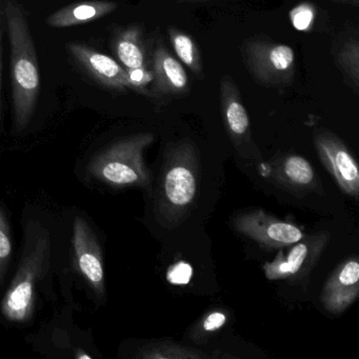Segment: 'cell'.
<instances>
[{
	"label": "cell",
	"instance_id": "cell-9",
	"mask_svg": "<svg viewBox=\"0 0 359 359\" xmlns=\"http://www.w3.org/2000/svg\"><path fill=\"white\" fill-rule=\"evenodd\" d=\"M153 81L150 93L155 98L177 97L188 93L190 81L182 62L158 41L151 56Z\"/></svg>",
	"mask_w": 359,
	"mask_h": 359
},
{
	"label": "cell",
	"instance_id": "cell-21",
	"mask_svg": "<svg viewBox=\"0 0 359 359\" xmlns=\"http://www.w3.org/2000/svg\"><path fill=\"white\" fill-rule=\"evenodd\" d=\"M316 11L310 4H302L290 12V20L294 28L298 31H309L314 24Z\"/></svg>",
	"mask_w": 359,
	"mask_h": 359
},
{
	"label": "cell",
	"instance_id": "cell-12",
	"mask_svg": "<svg viewBox=\"0 0 359 359\" xmlns=\"http://www.w3.org/2000/svg\"><path fill=\"white\" fill-rule=\"evenodd\" d=\"M220 104L224 126L233 140L247 137L250 130L249 115L236 83L229 75H224L220 81Z\"/></svg>",
	"mask_w": 359,
	"mask_h": 359
},
{
	"label": "cell",
	"instance_id": "cell-23",
	"mask_svg": "<svg viewBox=\"0 0 359 359\" xmlns=\"http://www.w3.org/2000/svg\"><path fill=\"white\" fill-rule=\"evenodd\" d=\"M193 269L186 262H178L170 266L167 272V280L172 285H188L192 278Z\"/></svg>",
	"mask_w": 359,
	"mask_h": 359
},
{
	"label": "cell",
	"instance_id": "cell-19",
	"mask_svg": "<svg viewBox=\"0 0 359 359\" xmlns=\"http://www.w3.org/2000/svg\"><path fill=\"white\" fill-rule=\"evenodd\" d=\"M140 357L147 359H186L205 358L207 355L174 342L159 341L144 346L140 350Z\"/></svg>",
	"mask_w": 359,
	"mask_h": 359
},
{
	"label": "cell",
	"instance_id": "cell-11",
	"mask_svg": "<svg viewBox=\"0 0 359 359\" xmlns=\"http://www.w3.org/2000/svg\"><path fill=\"white\" fill-rule=\"evenodd\" d=\"M359 264L348 259L335 271L327 281L321 294L325 310L333 314L344 312L356 299L359 293Z\"/></svg>",
	"mask_w": 359,
	"mask_h": 359
},
{
	"label": "cell",
	"instance_id": "cell-7",
	"mask_svg": "<svg viewBox=\"0 0 359 359\" xmlns=\"http://www.w3.org/2000/svg\"><path fill=\"white\" fill-rule=\"evenodd\" d=\"M314 144L323 165L335 178L342 192L357 198L358 165L344 142L327 130H317L314 133Z\"/></svg>",
	"mask_w": 359,
	"mask_h": 359
},
{
	"label": "cell",
	"instance_id": "cell-10",
	"mask_svg": "<svg viewBox=\"0 0 359 359\" xmlns=\"http://www.w3.org/2000/svg\"><path fill=\"white\" fill-rule=\"evenodd\" d=\"M67 47L73 60L98 83L115 90L131 89L127 70L110 56L81 43Z\"/></svg>",
	"mask_w": 359,
	"mask_h": 359
},
{
	"label": "cell",
	"instance_id": "cell-4",
	"mask_svg": "<svg viewBox=\"0 0 359 359\" xmlns=\"http://www.w3.org/2000/svg\"><path fill=\"white\" fill-rule=\"evenodd\" d=\"M152 133H140L123 138L98 152L89 163L93 177L109 186L146 187L151 174L144 161V152L152 142Z\"/></svg>",
	"mask_w": 359,
	"mask_h": 359
},
{
	"label": "cell",
	"instance_id": "cell-18",
	"mask_svg": "<svg viewBox=\"0 0 359 359\" xmlns=\"http://www.w3.org/2000/svg\"><path fill=\"white\" fill-rule=\"evenodd\" d=\"M336 64L348 79L355 92L359 86V43L356 39H348L338 48Z\"/></svg>",
	"mask_w": 359,
	"mask_h": 359
},
{
	"label": "cell",
	"instance_id": "cell-5",
	"mask_svg": "<svg viewBox=\"0 0 359 359\" xmlns=\"http://www.w3.org/2000/svg\"><path fill=\"white\" fill-rule=\"evenodd\" d=\"M243 55L253 79L264 87H287L295 77V52L290 46L262 39L245 41Z\"/></svg>",
	"mask_w": 359,
	"mask_h": 359
},
{
	"label": "cell",
	"instance_id": "cell-2",
	"mask_svg": "<svg viewBox=\"0 0 359 359\" xmlns=\"http://www.w3.org/2000/svg\"><path fill=\"white\" fill-rule=\"evenodd\" d=\"M198 184V153L192 140L170 144L155 201V214L161 226L172 229L184 222L196 201Z\"/></svg>",
	"mask_w": 359,
	"mask_h": 359
},
{
	"label": "cell",
	"instance_id": "cell-25",
	"mask_svg": "<svg viewBox=\"0 0 359 359\" xmlns=\"http://www.w3.org/2000/svg\"><path fill=\"white\" fill-rule=\"evenodd\" d=\"M5 25L4 3L3 0H0V115H1V57H3V37Z\"/></svg>",
	"mask_w": 359,
	"mask_h": 359
},
{
	"label": "cell",
	"instance_id": "cell-6",
	"mask_svg": "<svg viewBox=\"0 0 359 359\" xmlns=\"http://www.w3.org/2000/svg\"><path fill=\"white\" fill-rule=\"evenodd\" d=\"M72 245L75 268L92 291L102 297L106 281L102 249L91 226L81 216H76L73 222Z\"/></svg>",
	"mask_w": 359,
	"mask_h": 359
},
{
	"label": "cell",
	"instance_id": "cell-17",
	"mask_svg": "<svg viewBox=\"0 0 359 359\" xmlns=\"http://www.w3.org/2000/svg\"><path fill=\"white\" fill-rule=\"evenodd\" d=\"M278 176L283 182L296 189L309 188L315 180L312 165L306 158L298 155H290L281 161Z\"/></svg>",
	"mask_w": 359,
	"mask_h": 359
},
{
	"label": "cell",
	"instance_id": "cell-22",
	"mask_svg": "<svg viewBox=\"0 0 359 359\" xmlns=\"http://www.w3.org/2000/svg\"><path fill=\"white\" fill-rule=\"evenodd\" d=\"M127 72L131 89L142 92V93L148 92L147 88L151 86L153 81L151 65L150 66L142 67V68L131 69V70H127Z\"/></svg>",
	"mask_w": 359,
	"mask_h": 359
},
{
	"label": "cell",
	"instance_id": "cell-3",
	"mask_svg": "<svg viewBox=\"0 0 359 359\" xmlns=\"http://www.w3.org/2000/svg\"><path fill=\"white\" fill-rule=\"evenodd\" d=\"M51 257L52 238L48 229L39 222L27 224L22 257L0 306L8 320L25 323L32 317L37 285L47 275Z\"/></svg>",
	"mask_w": 359,
	"mask_h": 359
},
{
	"label": "cell",
	"instance_id": "cell-14",
	"mask_svg": "<svg viewBox=\"0 0 359 359\" xmlns=\"http://www.w3.org/2000/svg\"><path fill=\"white\" fill-rule=\"evenodd\" d=\"M318 243L319 241H297L287 253L280 252L272 262L264 264V275L266 278L271 280L289 278L302 272L304 266H309L310 260L316 258L317 251H320V248L317 247Z\"/></svg>",
	"mask_w": 359,
	"mask_h": 359
},
{
	"label": "cell",
	"instance_id": "cell-8",
	"mask_svg": "<svg viewBox=\"0 0 359 359\" xmlns=\"http://www.w3.org/2000/svg\"><path fill=\"white\" fill-rule=\"evenodd\" d=\"M233 224L241 234L266 247H287L304 238V233L297 226L266 215L260 210L237 216Z\"/></svg>",
	"mask_w": 359,
	"mask_h": 359
},
{
	"label": "cell",
	"instance_id": "cell-20",
	"mask_svg": "<svg viewBox=\"0 0 359 359\" xmlns=\"http://www.w3.org/2000/svg\"><path fill=\"white\" fill-rule=\"evenodd\" d=\"M12 247L11 234H10L9 224L6 219L5 214L0 210V283L5 279L6 272L11 259Z\"/></svg>",
	"mask_w": 359,
	"mask_h": 359
},
{
	"label": "cell",
	"instance_id": "cell-26",
	"mask_svg": "<svg viewBox=\"0 0 359 359\" xmlns=\"http://www.w3.org/2000/svg\"><path fill=\"white\" fill-rule=\"evenodd\" d=\"M334 3L346 4V5L358 6L359 0H332Z\"/></svg>",
	"mask_w": 359,
	"mask_h": 359
},
{
	"label": "cell",
	"instance_id": "cell-16",
	"mask_svg": "<svg viewBox=\"0 0 359 359\" xmlns=\"http://www.w3.org/2000/svg\"><path fill=\"white\" fill-rule=\"evenodd\" d=\"M168 33L170 43L178 60L190 69L196 76H203V66L201 50L192 36L174 27L169 28Z\"/></svg>",
	"mask_w": 359,
	"mask_h": 359
},
{
	"label": "cell",
	"instance_id": "cell-13",
	"mask_svg": "<svg viewBox=\"0 0 359 359\" xmlns=\"http://www.w3.org/2000/svg\"><path fill=\"white\" fill-rule=\"evenodd\" d=\"M117 9V5L109 0H89L67 6L48 18L52 28H69L100 20Z\"/></svg>",
	"mask_w": 359,
	"mask_h": 359
},
{
	"label": "cell",
	"instance_id": "cell-1",
	"mask_svg": "<svg viewBox=\"0 0 359 359\" xmlns=\"http://www.w3.org/2000/svg\"><path fill=\"white\" fill-rule=\"evenodd\" d=\"M5 26L11 45L14 125L22 131L30 123L41 90L39 60L24 8L16 0H3Z\"/></svg>",
	"mask_w": 359,
	"mask_h": 359
},
{
	"label": "cell",
	"instance_id": "cell-24",
	"mask_svg": "<svg viewBox=\"0 0 359 359\" xmlns=\"http://www.w3.org/2000/svg\"><path fill=\"white\" fill-rule=\"evenodd\" d=\"M226 321V316L224 313L212 312L203 319L201 327L205 332H215L220 327H224Z\"/></svg>",
	"mask_w": 359,
	"mask_h": 359
},
{
	"label": "cell",
	"instance_id": "cell-15",
	"mask_svg": "<svg viewBox=\"0 0 359 359\" xmlns=\"http://www.w3.org/2000/svg\"><path fill=\"white\" fill-rule=\"evenodd\" d=\"M115 54L126 70L150 66L147 53V46L144 41L142 28L137 26L129 27L121 31L114 39Z\"/></svg>",
	"mask_w": 359,
	"mask_h": 359
}]
</instances>
